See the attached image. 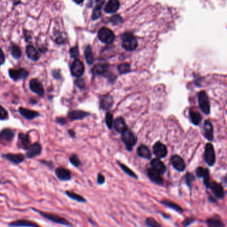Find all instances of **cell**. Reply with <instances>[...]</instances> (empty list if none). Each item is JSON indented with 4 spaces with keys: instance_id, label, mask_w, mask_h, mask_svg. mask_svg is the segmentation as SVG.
I'll list each match as a JSON object with an SVG mask.
<instances>
[{
    "instance_id": "7bdbcfd3",
    "label": "cell",
    "mask_w": 227,
    "mask_h": 227,
    "mask_svg": "<svg viewBox=\"0 0 227 227\" xmlns=\"http://www.w3.org/2000/svg\"><path fill=\"white\" fill-rule=\"evenodd\" d=\"M105 122H106V125H107L109 129H111L113 125V117L111 113L109 112L107 113V114H106Z\"/></svg>"
},
{
    "instance_id": "e575fe53",
    "label": "cell",
    "mask_w": 227,
    "mask_h": 227,
    "mask_svg": "<svg viewBox=\"0 0 227 227\" xmlns=\"http://www.w3.org/2000/svg\"><path fill=\"white\" fill-rule=\"evenodd\" d=\"M84 55H85V60L87 61V64H89V65H91V64L93 63V61H94V57H93L92 49H91V47L89 45H87L85 48Z\"/></svg>"
},
{
    "instance_id": "277c9868",
    "label": "cell",
    "mask_w": 227,
    "mask_h": 227,
    "mask_svg": "<svg viewBox=\"0 0 227 227\" xmlns=\"http://www.w3.org/2000/svg\"><path fill=\"white\" fill-rule=\"evenodd\" d=\"M204 159L209 167H213L216 163V154L213 145L208 143L205 145L204 152Z\"/></svg>"
},
{
    "instance_id": "e0dca14e",
    "label": "cell",
    "mask_w": 227,
    "mask_h": 227,
    "mask_svg": "<svg viewBox=\"0 0 227 227\" xmlns=\"http://www.w3.org/2000/svg\"><path fill=\"white\" fill-rule=\"evenodd\" d=\"M207 227H225V224L224 223L223 219L218 214L209 217L206 220Z\"/></svg>"
},
{
    "instance_id": "d590c367",
    "label": "cell",
    "mask_w": 227,
    "mask_h": 227,
    "mask_svg": "<svg viewBox=\"0 0 227 227\" xmlns=\"http://www.w3.org/2000/svg\"><path fill=\"white\" fill-rule=\"evenodd\" d=\"M113 103V100L111 96H105V97L102 99L101 101V107L105 110L109 109L111 107Z\"/></svg>"
},
{
    "instance_id": "4316f807",
    "label": "cell",
    "mask_w": 227,
    "mask_h": 227,
    "mask_svg": "<svg viewBox=\"0 0 227 227\" xmlns=\"http://www.w3.org/2000/svg\"><path fill=\"white\" fill-rule=\"evenodd\" d=\"M88 115H89V113L81 110L71 111L68 113V117L72 121L83 119L85 117H87Z\"/></svg>"
},
{
    "instance_id": "8992f818",
    "label": "cell",
    "mask_w": 227,
    "mask_h": 227,
    "mask_svg": "<svg viewBox=\"0 0 227 227\" xmlns=\"http://www.w3.org/2000/svg\"><path fill=\"white\" fill-rule=\"evenodd\" d=\"M98 38L103 43H111L115 40V35L110 29L103 27L98 32Z\"/></svg>"
},
{
    "instance_id": "8fae6325",
    "label": "cell",
    "mask_w": 227,
    "mask_h": 227,
    "mask_svg": "<svg viewBox=\"0 0 227 227\" xmlns=\"http://www.w3.org/2000/svg\"><path fill=\"white\" fill-rule=\"evenodd\" d=\"M9 75L10 78L14 81H19L20 79H23L28 77L29 72L24 68L19 69H9Z\"/></svg>"
},
{
    "instance_id": "6f0895ef",
    "label": "cell",
    "mask_w": 227,
    "mask_h": 227,
    "mask_svg": "<svg viewBox=\"0 0 227 227\" xmlns=\"http://www.w3.org/2000/svg\"><path fill=\"white\" fill-rule=\"evenodd\" d=\"M74 2H75V4H82L83 3V1H74Z\"/></svg>"
},
{
    "instance_id": "7402d4cb",
    "label": "cell",
    "mask_w": 227,
    "mask_h": 227,
    "mask_svg": "<svg viewBox=\"0 0 227 227\" xmlns=\"http://www.w3.org/2000/svg\"><path fill=\"white\" fill-rule=\"evenodd\" d=\"M3 157L6 159L7 161L11 162L15 165H19L24 161L25 156L21 153H7L3 155Z\"/></svg>"
},
{
    "instance_id": "1f68e13d",
    "label": "cell",
    "mask_w": 227,
    "mask_h": 227,
    "mask_svg": "<svg viewBox=\"0 0 227 227\" xmlns=\"http://www.w3.org/2000/svg\"><path fill=\"white\" fill-rule=\"evenodd\" d=\"M65 194L69 198H70L72 200H74V201H77L79 203H87V200L85 199V197H83L82 195H81L79 194L76 193L75 192L71 191H65Z\"/></svg>"
},
{
    "instance_id": "3957f363",
    "label": "cell",
    "mask_w": 227,
    "mask_h": 227,
    "mask_svg": "<svg viewBox=\"0 0 227 227\" xmlns=\"http://www.w3.org/2000/svg\"><path fill=\"white\" fill-rule=\"evenodd\" d=\"M121 139L128 151H132L133 147L137 142V138L134 133L129 129H126L122 133Z\"/></svg>"
},
{
    "instance_id": "74e56055",
    "label": "cell",
    "mask_w": 227,
    "mask_h": 227,
    "mask_svg": "<svg viewBox=\"0 0 227 227\" xmlns=\"http://www.w3.org/2000/svg\"><path fill=\"white\" fill-rule=\"evenodd\" d=\"M11 54L13 58L19 60L22 55V51L19 46L16 44H12L11 46Z\"/></svg>"
},
{
    "instance_id": "d4e9b609",
    "label": "cell",
    "mask_w": 227,
    "mask_h": 227,
    "mask_svg": "<svg viewBox=\"0 0 227 227\" xmlns=\"http://www.w3.org/2000/svg\"><path fill=\"white\" fill-rule=\"evenodd\" d=\"M18 111L19 113H20L21 115L23 116V117L26 118V119L29 120L33 119L39 116V113L38 112L35 111L31 110V109H29L23 108L21 107L19 108Z\"/></svg>"
},
{
    "instance_id": "ac0fdd59",
    "label": "cell",
    "mask_w": 227,
    "mask_h": 227,
    "mask_svg": "<svg viewBox=\"0 0 227 227\" xmlns=\"http://www.w3.org/2000/svg\"><path fill=\"white\" fill-rule=\"evenodd\" d=\"M10 227H41L38 224L31 221L20 219V220L14 221L9 223Z\"/></svg>"
},
{
    "instance_id": "ffe728a7",
    "label": "cell",
    "mask_w": 227,
    "mask_h": 227,
    "mask_svg": "<svg viewBox=\"0 0 227 227\" xmlns=\"http://www.w3.org/2000/svg\"><path fill=\"white\" fill-rule=\"evenodd\" d=\"M31 139L29 134H26L23 133H20L18 136V145L21 149L27 150L31 146Z\"/></svg>"
},
{
    "instance_id": "ba28073f",
    "label": "cell",
    "mask_w": 227,
    "mask_h": 227,
    "mask_svg": "<svg viewBox=\"0 0 227 227\" xmlns=\"http://www.w3.org/2000/svg\"><path fill=\"white\" fill-rule=\"evenodd\" d=\"M199 107L204 114L208 115L210 113V102L206 93L204 91L199 92L198 96Z\"/></svg>"
},
{
    "instance_id": "f5cc1de1",
    "label": "cell",
    "mask_w": 227,
    "mask_h": 227,
    "mask_svg": "<svg viewBox=\"0 0 227 227\" xmlns=\"http://www.w3.org/2000/svg\"><path fill=\"white\" fill-rule=\"evenodd\" d=\"M57 123H58L60 125H65L66 124V120L63 117H57L56 119Z\"/></svg>"
},
{
    "instance_id": "7c38bea8",
    "label": "cell",
    "mask_w": 227,
    "mask_h": 227,
    "mask_svg": "<svg viewBox=\"0 0 227 227\" xmlns=\"http://www.w3.org/2000/svg\"><path fill=\"white\" fill-rule=\"evenodd\" d=\"M85 72L83 63L79 60H75L71 65V73L75 77H80Z\"/></svg>"
},
{
    "instance_id": "2e32d148",
    "label": "cell",
    "mask_w": 227,
    "mask_h": 227,
    "mask_svg": "<svg viewBox=\"0 0 227 227\" xmlns=\"http://www.w3.org/2000/svg\"><path fill=\"white\" fill-rule=\"evenodd\" d=\"M150 165L153 169H154L161 175H164L167 171L166 165L161 159L158 158L153 159L150 162Z\"/></svg>"
},
{
    "instance_id": "6da1fadb",
    "label": "cell",
    "mask_w": 227,
    "mask_h": 227,
    "mask_svg": "<svg viewBox=\"0 0 227 227\" xmlns=\"http://www.w3.org/2000/svg\"><path fill=\"white\" fill-rule=\"evenodd\" d=\"M33 211L36 212V213H39L41 216H42L43 218H45L47 220H49L51 222H53L54 223L61 224V225H64L67 226H72V224L70 221L67 220L66 218H63V217L61 216L60 215L55 214H52L49 213H45V212H43L39 210H37L35 209H31Z\"/></svg>"
},
{
    "instance_id": "f546056e",
    "label": "cell",
    "mask_w": 227,
    "mask_h": 227,
    "mask_svg": "<svg viewBox=\"0 0 227 227\" xmlns=\"http://www.w3.org/2000/svg\"><path fill=\"white\" fill-rule=\"evenodd\" d=\"M109 65L105 63H98L93 67L92 69V73L95 75H100L107 73Z\"/></svg>"
},
{
    "instance_id": "30bf717a",
    "label": "cell",
    "mask_w": 227,
    "mask_h": 227,
    "mask_svg": "<svg viewBox=\"0 0 227 227\" xmlns=\"http://www.w3.org/2000/svg\"><path fill=\"white\" fill-rule=\"evenodd\" d=\"M153 154L158 159H161L165 158L168 155V149L166 145L161 141H157L153 147Z\"/></svg>"
},
{
    "instance_id": "836d02e7",
    "label": "cell",
    "mask_w": 227,
    "mask_h": 227,
    "mask_svg": "<svg viewBox=\"0 0 227 227\" xmlns=\"http://www.w3.org/2000/svg\"><path fill=\"white\" fill-rule=\"evenodd\" d=\"M184 182H185L186 185L188 187V188L189 189L190 191H191V190H192V183L195 181L196 180V177L195 175H194L193 173H192L191 172H187L185 174L184 177Z\"/></svg>"
},
{
    "instance_id": "8d00e7d4",
    "label": "cell",
    "mask_w": 227,
    "mask_h": 227,
    "mask_svg": "<svg viewBox=\"0 0 227 227\" xmlns=\"http://www.w3.org/2000/svg\"><path fill=\"white\" fill-rule=\"evenodd\" d=\"M97 6L93 10L92 14V20H96L99 19L101 16V7L102 5L104 4L103 1H97Z\"/></svg>"
},
{
    "instance_id": "db71d44e",
    "label": "cell",
    "mask_w": 227,
    "mask_h": 227,
    "mask_svg": "<svg viewBox=\"0 0 227 227\" xmlns=\"http://www.w3.org/2000/svg\"><path fill=\"white\" fill-rule=\"evenodd\" d=\"M209 201L211 202V203H217V199L213 195H209L208 197Z\"/></svg>"
},
{
    "instance_id": "f1b7e54d",
    "label": "cell",
    "mask_w": 227,
    "mask_h": 227,
    "mask_svg": "<svg viewBox=\"0 0 227 227\" xmlns=\"http://www.w3.org/2000/svg\"><path fill=\"white\" fill-rule=\"evenodd\" d=\"M120 4L117 0H110L105 5V11L108 13H115L119 9Z\"/></svg>"
},
{
    "instance_id": "7a4b0ae2",
    "label": "cell",
    "mask_w": 227,
    "mask_h": 227,
    "mask_svg": "<svg viewBox=\"0 0 227 227\" xmlns=\"http://www.w3.org/2000/svg\"><path fill=\"white\" fill-rule=\"evenodd\" d=\"M122 46L127 51H133L138 47V41L133 33L126 32L121 35Z\"/></svg>"
},
{
    "instance_id": "484cf974",
    "label": "cell",
    "mask_w": 227,
    "mask_h": 227,
    "mask_svg": "<svg viewBox=\"0 0 227 227\" xmlns=\"http://www.w3.org/2000/svg\"><path fill=\"white\" fill-rule=\"evenodd\" d=\"M203 130L204 137H205L209 141H212L214 138V131L213 125L210 122V121L206 120L204 121L203 125Z\"/></svg>"
},
{
    "instance_id": "9a60e30c",
    "label": "cell",
    "mask_w": 227,
    "mask_h": 227,
    "mask_svg": "<svg viewBox=\"0 0 227 227\" xmlns=\"http://www.w3.org/2000/svg\"><path fill=\"white\" fill-rule=\"evenodd\" d=\"M29 88L33 93L41 96V97L43 96L44 93H45L43 86L41 81L38 80V79H32L29 82Z\"/></svg>"
},
{
    "instance_id": "ab89813d",
    "label": "cell",
    "mask_w": 227,
    "mask_h": 227,
    "mask_svg": "<svg viewBox=\"0 0 227 227\" xmlns=\"http://www.w3.org/2000/svg\"><path fill=\"white\" fill-rule=\"evenodd\" d=\"M145 224L147 227H162V224H160L159 222L155 220L153 217L151 216H149L146 218Z\"/></svg>"
},
{
    "instance_id": "d6986e66",
    "label": "cell",
    "mask_w": 227,
    "mask_h": 227,
    "mask_svg": "<svg viewBox=\"0 0 227 227\" xmlns=\"http://www.w3.org/2000/svg\"><path fill=\"white\" fill-rule=\"evenodd\" d=\"M42 147L41 144H39V143H34L33 144H31V146L27 149L26 156L29 158V159L34 158L40 155Z\"/></svg>"
},
{
    "instance_id": "d6a6232c",
    "label": "cell",
    "mask_w": 227,
    "mask_h": 227,
    "mask_svg": "<svg viewBox=\"0 0 227 227\" xmlns=\"http://www.w3.org/2000/svg\"><path fill=\"white\" fill-rule=\"evenodd\" d=\"M117 164H118V165H119V167H120V169H121L125 174L129 175V177H132V178H133V179H138L137 175L135 173V172L133 171L132 169H131L130 168L127 166V165H126L124 163H123V162H121L119 161H118Z\"/></svg>"
},
{
    "instance_id": "f6af8a7d",
    "label": "cell",
    "mask_w": 227,
    "mask_h": 227,
    "mask_svg": "<svg viewBox=\"0 0 227 227\" xmlns=\"http://www.w3.org/2000/svg\"><path fill=\"white\" fill-rule=\"evenodd\" d=\"M196 219L194 218V217L192 216H190V217H187L182 222V224L184 227H187L191 225L192 223H194V222H196Z\"/></svg>"
},
{
    "instance_id": "9f6ffc18",
    "label": "cell",
    "mask_w": 227,
    "mask_h": 227,
    "mask_svg": "<svg viewBox=\"0 0 227 227\" xmlns=\"http://www.w3.org/2000/svg\"><path fill=\"white\" fill-rule=\"evenodd\" d=\"M161 214L162 215V217H164V218H170V215H169V214H166L162 213H161Z\"/></svg>"
},
{
    "instance_id": "c3c4849f",
    "label": "cell",
    "mask_w": 227,
    "mask_h": 227,
    "mask_svg": "<svg viewBox=\"0 0 227 227\" xmlns=\"http://www.w3.org/2000/svg\"><path fill=\"white\" fill-rule=\"evenodd\" d=\"M105 177L104 175H103L102 173L101 172H99L97 174V182L98 184L99 185H102L105 183Z\"/></svg>"
},
{
    "instance_id": "b9f144b4",
    "label": "cell",
    "mask_w": 227,
    "mask_h": 227,
    "mask_svg": "<svg viewBox=\"0 0 227 227\" xmlns=\"http://www.w3.org/2000/svg\"><path fill=\"white\" fill-rule=\"evenodd\" d=\"M118 71L120 74H124L129 73L131 71L130 65L128 63H123L118 66Z\"/></svg>"
},
{
    "instance_id": "7dc6e473",
    "label": "cell",
    "mask_w": 227,
    "mask_h": 227,
    "mask_svg": "<svg viewBox=\"0 0 227 227\" xmlns=\"http://www.w3.org/2000/svg\"><path fill=\"white\" fill-rule=\"evenodd\" d=\"M123 21V19L119 15H115L113 16L110 19V22L113 25H117Z\"/></svg>"
},
{
    "instance_id": "9c48e42d",
    "label": "cell",
    "mask_w": 227,
    "mask_h": 227,
    "mask_svg": "<svg viewBox=\"0 0 227 227\" xmlns=\"http://www.w3.org/2000/svg\"><path fill=\"white\" fill-rule=\"evenodd\" d=\"M171 165L179 172H183L186 169L187 165L184 160L178 155H174L170 159Z\"/></svg>"
},
{
    "instance_id": "5bb4252c",
    "label": "cell",
    "mask_w": 227,
    "mask_h": 227,
    "mask_svg": "<svg viewBox=\"0 0 227 227\" xmlns=\"http://www.w3.org/2000/svg\"><path fill=\"white\" fill-rule=\"evenodd\" d=\"M55 175L59 180L63 181H70L72 178V172L67 168L58 167L55 170Z\"/></svg>"
},
{
    "instance_id": "bcb514c9",
    "label": "cell",
    "mask_w": 227,
    "mask_h": 227,
    "mask_svg": "<svg viewBox=\"0 0 227 227\" xmlns=\"http://www.w3.org/2000/svg\"><path fill=\"white\" fill-rule=\"evenodd\" d=\"M8 113L7 110L1 105H0V120H6L8 119Z\"/></svg>"
},
{
    "instance_id": "f907efd6",
    "label": "cell",
    "mask_w": 227,
    "mask_h": 227,
    "mask_svg": "<svg viewBox=\"0 0 227 227\" xmlns=\"http://www.w3.org/2000/svg\"><path fill=\"white\" fill-rule=\"evenodd\" d=\"M51 74H52L53 77L56 79H60L61 77V73L60 70H53L51 71Z\"/></svg>"
},
{
    "instance_id": "4dcf8cb0",
    "label": "cell",
    "mask_w": 227,
    "mask_h": 227,
    "mask_svg": "<svg viewBox=\"0 0 227 227\" xmlns=\"http://www.w3.org/2000/svg\"><path fill=\"white\" fill-rule=\"evenodd\" d=\"M113 123H114L115 129L118 133H122L126 129H127V126L125 124V121L122 117H118Z\"/></svg>"
},
{
    "instance_id": "60d3db41",
    "label": "cell",
    "mask_w": 227,
    "mask_h": 227,
    "mask_svg": "<svg viewBox=\"0 0 227 227\" xmlns=\"http://www.w3.org/2000/svg\"><path fill=\"white\" fill-rule=\"evenodd\" d=\"M70 162L71 165H73L75 167H79L81 165V161H80L78 155L76 154H73L70 157Z\"/></svg>"
},
{
    "instance_id": "44dd1931",
    "label": "cell",
    "mask_w": 227,
    "mask_h": 227,
    "mask_svg": "<svg viewBox=\"0 0 227 227\" xmlns=\"http://www.w3.org/2000/svg\"><path fill=\"white\" fill-rule=\"evenodd\" d=\"M15 137V133L13 130L9 128L4 129L0 132V140L5 143H9L12 141Z\"/></svg>"
},
{
    "instance_id": "83f0119b",
    "label": "cell",
    "mask_w": 227,
    "mask_h": 227,
    "mask_svg": "<svg viewBox=\"0 0 227 227\" xmlns=\"http://www.w3.org/2000/svg\"><path fill=\"white\" fill-rule=\"evenodd\" d=\"M137 155L140 157L145 159H150L151 158L152 154L149 147L145 145H141L137 149Z\"/></svg>"
},
{
    "instance_id": "cb8c5ba5",
    "label": "cell",
    "mask_w": 227,
    "mask_h": 227,
    "mask_svg": "<svg viewBox=\"0 0 227 227\" xmlns=\"http://www.w3.org/2000/svg\"><path fill=\"white\" fill-rule=\"evenodd\" d=\"M26 52L29 60L33 61H38L39 57H40V53H39V51L37 50L35 47L31 45H27Z\"/></svg>"
},
{
    "instance_id": "603a6c76",
    "label": "cell",
    "mask_w": 227,
    "mask_h": 227,
    "mask_svg": "<svg viewBox=\"0 0 227 227\" xmlns=\"http://www.w3.org/2000/svg\"><path fill=\"white\" fill-rule=\"evenodd\" d=\"M160 203L162 204V205L167 206V208L174 210L175 211H176L179 213L182 214L184 212V209H182L179 204L171 201L170 199H162L160 201Z\"/></svg>"
},
{
    "instance_id": "5b68a950",
    "label": "cell",
    "mask_w": 227,
    "mask_h": 227,
    "mask_svg": "<svg viewBox=\"0 0 227 227\" xmlns=\"http://www.w3.org/2000/svg\"><path fill=\"white\" fill-rule=\"evenodd\" d=\"M207 189H210L213 195L216 199L223 200L225 197V191H224L223 184L216 181H211Z\"/></svg>"
},
{
    "instance_id": "f35d334b",
    "label": "cell",
    "mask_w": 227,
    "mask_h": 227,
    "mask_svg": "<svg viewBox=\"0 0 227 227\" xmlns=\"http://www.w3.org/2000/svg\"><path fill=\"white\" fill-rule=\"evenodd\" d=\"M190 119L194 125H198L201 121V115L198 112L191 111H190Z\"/></svg>"
},
{
    "instance_id": "681fc988",
    "label": "cell",
    "mask_w": 227,
    "mask_h": 227,
    "mask_svg": "<svg viewBox=\"0 0 227 227\" xmlns=\"http://www.w3.org/2000/svg\"><path fill=\"white\" fill-rule=\"evenodd\" d=\"M75 84L81 89H83L85 87V81L83 79H78L77 80H76Z\"/></svg>"
},
{
    "instance_id": "4fadbf2b",
    "label": "cell",
    "mask_w": 227,
    "mask_h": 227,
    "mask_svg": "<svg viewBox=\"0 0 227 227\" xmlns=\"http://www.w3.org/2000/svg\"><path fill=\"white\" fill-rule=\"evenodd\" d=\"M147 175L150 181L155 184H157L159 186L164 185L163 178L161 175L155 171L154 169H153L151 167L148 168L147 169Z\"/></svg>"
},
{
    "instance_id": "11a10c76",
    "label": "cell",
    "mask_w": 227,
    "mask_h": 227,
    "mask_svg": "<svg viewBox=\"0 0 227 227\" xmlns=\"http://www.w3.org/2000/svg\"><path fill=\"white\" fill-rule=\"evenodd\" d=\"M68 133L72 138H74L75 137V133L74 132L73 130H68Z\"/></svg>"
},
{
    "instance_id": "816d5d0a",
    "label": "cell",
    "mask_w": 227,
    "mask_h": 227,
    "mask_svg": "<svg viewBox=\"0 0 227 227\" xmlns=\"http://www.w3.org/2000/svg\"><path fill=\"white\" fill-rule=\"evenodd\" d=\"M5 61H6V57H5L4 51L0 48V65H3L5 63Z\"/></svg>"
},
{
    "instance_id": "ee69618b",
    "label": "cell",
    "mask_w": 227,
    "mask_h": 227,
    "mask_svg": "<svg viewBox=\"0 0 227 227\" xmlns=\"http://www.w3.org/2000/svg\"><path fill=\"white\" fill-rule=\"evenodd\" d=\"M70 53L71 58L75 59V60H77L79 56L78 47L75 46V47H73L72 48H71V49L70 50Z\"/></svg>"
},
{
    "instance_id": "52a82bcc",
    "label": "cell",
    "mask_w": 227,
    "mask_h": 227,
    "mask_svg": "<svg viewBox=\"0 0 227 227\" xmlns=\"http://www.w3.org/2000/svg\"><path fill=\"white\" fill-rule=\"evenodd\" d=\"M195 173L198 178L203 179L204 185L205 186L206 189H208L210 182L211 181L209 169L207 168L199 166L196 169Z\"/></svg>"
}]
</instances>
